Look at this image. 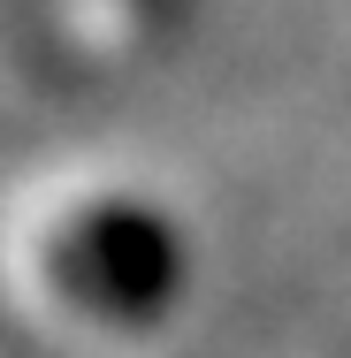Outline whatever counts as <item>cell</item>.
Segmentation results:
<instances>
[{
	"mask_svg": "<svg viewBox=\"0 0 351 358\" xmlns=\"http://www.w3.org/2000/svg\"><path fill=\"white\" fill-rule=\"evenodd\" d=\"M46 275L107 328H160L184 297V229L145 199H92L46 236Z\"/></svg>",
	"mask_w": 351,
	"mask_h": 358,
	"instance_id": "6da1fadb",
	"label": "cell"
}]
</instances>
